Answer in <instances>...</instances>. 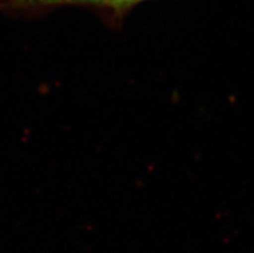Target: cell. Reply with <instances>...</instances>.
Wrapping results in <instances>:
<instances>
[{
  "label": "cell",
  "instance_id": "1",
  "mask_svg": "<svg viewBox=\"0 0 254 253\" xmlns=\"http://www.w3.org/2000/svg\"><path fill=\"white\" fill-rule=\"evenodd\" d=\"M19 6H48L58 4H103L106 0H13Z\"/></svg>",
  "mask_w": 254,
  "mask_h": 253
},
{
  "label": "cell",
  "instance_id": "2",
  "mask_svg": "<svg viewBox=\"0 0 254 253\" xmlns=\"http://www.w3.org/2000/svg\"><path fill=\"white\" fill-rule=\"evenodd\" d=\"M141 1H145V0H106L105 5L110 6V8H113L115 10H124L137 5Z\"/></svg>",
  "mask_w": 254,
  "mask_h": 253
}]
</instances>
